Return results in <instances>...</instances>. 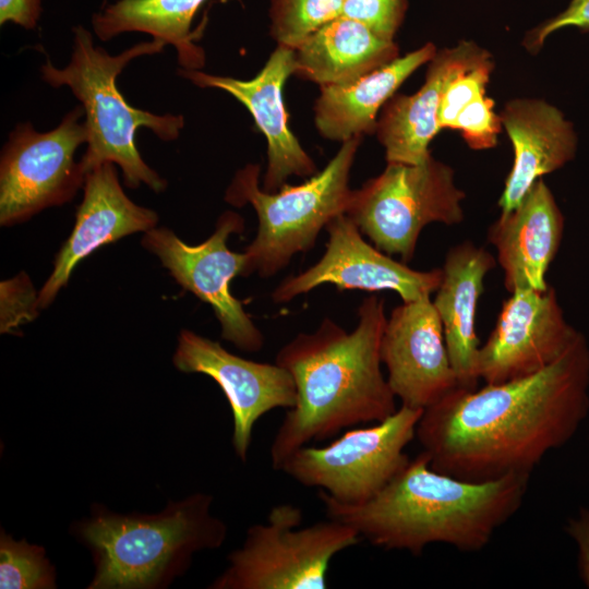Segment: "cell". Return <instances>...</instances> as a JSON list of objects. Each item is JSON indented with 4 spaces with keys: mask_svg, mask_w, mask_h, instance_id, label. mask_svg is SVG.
<instances>
[{
    "mask_svg": "<svg viewBox=\"0 0 589 589\" xmlns=\"http://www.w3.org/2000/svg\"><path fill=\"white\" fill-rule=\"evenodd\" d=\"M179 74L200 87L218 88L232 95L251 113L267 141V167L262 189L279 190L289 177H312L316 165L290 131L283 98L287 79L294 74V50L277 46L265 65L251 80H239L182 69Z\"/></svg>",
    "mask_w": 589,
    "mask_h": 589,
    "instance_id": "cell-16",
    "label": "cell"
},
{
    "mask_svg": "<svg viewBox=\"0 0 589 589\" xmlns=\"http://www.w3.org/2000/svg\"><path fill=\"white\" fill-rule=\"evenodd\" d=\"M492 59L470 40L436 51L428 62L425 80L412 95L393 96L377 119L375 133L387 163L420 164L431 156L429 145L441 130L438 110L449 82Z\"/></svg>",
    "mask_w": 589,
    "mask_h": 589,
    "instance_id": "cell-18",
    "label": "cell"
},
{
    "mask_svg": "<svg viewBox=\"0 0 589 589\" xmlns=\"http://www.w3.org/2000/svg\"><path fill=\"white\" fill-rule=\"evenodd\" d=\"M406 8V0H344L341 15L360 22L384 39L394 40Z\"/></svg>",
    "mask_w": 589,
    "mask_h": 589,
    "instance_id": "cell-30",
    "label": "cell"
},
{
    "mask_svg": "<svg viewBox=\"0 0 589 589\" xmlns=\"http://www.w3.org/2000/svg\"><path fill=\"white\" fill-rule=\"evenodd\" d=\"M300 507L284 503L271 508L266 522L252 525L241 548L212 589H324L332 560L356 545L358 531L329 519L299 528Z\"/></svg>",
    "mask_w": 589,
    "mask_h": 589,
    "instance_id": "cell-7",
    "label": "cell"
},
{
    "mask_svg": "<svg viewBox=\"0 0 589 589\" xmlns=\"http://www.w3.org/2000/svg\"><path fill=\"white\" fill-rule=\"evenodd\" d=\"M41 13V0H0V24L8 22L33 29Z\"/></svg>",
    "mask_w": 589,
    "mask_h": 589,
    "instance_id": "cell-32",
    "label": "cell"
},
{
    "mask_svg": "<svg viewBox=\"0 0 589 589\" xmlns=\"http://www.w3.org/2000/svg\"><path fill=\"white\" fill-rule=\"evenodd\" d=\"M380 352L389 387L404 406L424 410L458 386L431 297L392 311Z\"/></svg>",
    "mask_w": 589,
    "mask_h": 589,
    "instance_id": "cell-15",
    "label": "cell"
},
{
    "mask_svg": "<svg viewBox=\"0 0 589 589\" xmlns=\"http://www.w3.org/2000/svg\"><path fill=\"white\" fill-rule=\"evenodd\" d=\"M398 57L387 40L342 15L310 34L294 49V75L322 85L353 81Z\"/></svg>",
    "mask_w": 589,
    "mask_h": 589,
    "instance_id": "cell-23",
    "label": "cell"
},
{
    "mask_svg": "<svg viewBox=\"0 0 589 589\" xmlns=\"http://www.w3.org/2000/svg\"><path fill=\"white\" fill-rule=\"evenodd\" d=\"M243 229V218L228 211L218 218L212 236L200 244L190 245L172 230L156 227L145 232L142 244L184 290L212 306L223 339L242 351L257 352L264 336L230 290L231 280L238 275L243 277L247 254L229 250L227 240Z\"/></svg>",
    "mask_w": 589,
    "mask_h": 589,
    "instance_id": "cell-11",
    "label": "cell"
},
{
    "mask_svg": "<svg viewBox=\"0 0 589 589\" xmlns=\"http://www.w3.org/2000/svg\"><path fill=\"white\" fill-rule=\"evenodd\" d=\"M166 46L158 39L143 41L112 56L95 46L92 34L83 26L73 29L71 60L56 68L49 59L40 68L46 83L68 86L81 101L87 130V148L81 158L85 173L104 164H117L131 189L146 184L161 192L167 181L152 169L136 147L135 133L147 128L164 141L179 137L184 125L182 116L155 115L128 104L117 87V77L133 59L158 53Z\"/></svg>",
    "mask_w": 589,
    "mask_h": 589,
    "instance_id": "cell-5",
    "label": "cell"
},
{
    "mask_svg": "<svg viewBox=\"0 0 589 589\" xmlns=\"http://www.w3.org/2000/svg\"><path fill=\"white\" fill-rule=\"evenodd\" d=\"M453 129L461 132L462 139L472 149L496 146L502 121L494 111L493 99L485 95L474 99L460 111Z\"/></svg>",
    "mask_w": 589,
    "mask_h": 589,
    "instance_id": "cell-29",
    "label": "cell"
},
{
    "mask_svg": "<svg viewBox=\"0 0 589 589\" xmlns=\"http://www.w3.org/2000/svg\"><path fill=\"white\" fill-rule=\"evenodd\" d=\"M344 0H272L271 33L277 46L296 49L310 34L341 15Z\"/></svg>",
    "mask_w": 589,
    "mask_h": 589,
    "instance_id": "cell-25",
    "label": "cell"
},
{
    "mask_svg": "<svg viewBox=\"0 0 589 589\" xmlns=\"http://www.w3.org/2000/svg\"><path fill=\"white\" fill-rule=\"evenodd\" d=\"M579 335L553 287L516 290L503 302L493 330L479 348L478 376L485 384H498L534 374L556 361Z\"/></svg>",
    "mask_w": 589,
    "mask_h": 589,
    "instance_id": "cell-13",
    "label": "cell"
},
{
    "mask_svg": "<svg viewBox=\"0 0 589 589\" xmlns=\"http://www.w3.org/2000/svg\"><path fill=\"white\" fill-rule=\"evenodd\" d=\"M0 303L1 333H12L32 322L40 308L38 293L25 273L1 281Z\"/></svg>",
    "mask_w": 589,
    "mask_h": 589,
    "instance_id": "cell-28",
    "label": "cell"
},
{
    "mask_svg": "<svg viewBox=\"0 0 589 589\" xmlns=\"http://www.w3.org/2000/svg\"><path fill=\"white\" fill-rule=\"evenodd\" d=\"M496 265V259L471 241L448 250L442 278L432 301L443 326L449 360L458 386L476 388L479 339L476 313L483 292V280Z\"/></svg>",
    "mask_w": 589,
    "mask_h": 589,
    "instance_id": "cell-21",
    "label": "cell"
},
{
    "mask_svg": "<svg viewBox=\"0 0 589 589\" xmlns=\"http://www.w3.org/2000/svg\"><path fill=\"white\" fill-rule=\"evenodd\" d=\"M589 411V345L582 333L552 364L483 387L457 386L425 408L416 438L432 469L483 482L528 473L565 445Z\"/></svg>",
    "mask_w": 589,
    "mask_h": 589,
    "instance_id": "cell-1",
    "label": "cell"
},
{
    "mask_svg": "<svg viewBox=\"0 0 589 589\" xmlns=\"http://www.w3.org/2000/svg\"><path fill=\"white\" fill-rule=\"evenodd\" d=\"M82 117L80 105L48 132L22 123L10 134L0 159L1 226L23 223L47 207L62 205L84 185L86 173L74 158L80 145L87 142Z\"/></svg>",
    "mask_w": 589,
    "mask_h": 589,
    "instance_id": "cell-10",
    "label": "cell"
},
{
    "mask_svg": "<svg viewBox=\"0 0 589 589\" xmlns=\"http://www.w3.org/2000/svg\"><path fill=\"white\" fill-rule=\"evenodd\" d=\"M436 51L435 46L428 43L353 81L320 86L314 122L321 136L345 142L375 133L380 109Z\"/></svg>",
    "mask_w": 589,
    "mask_h": 589,
    "instance_id": "cell-22",
    "label": "cell"
},
{
    "mask_svg": "<svg viewBox=\"0 0 589 589\" xmlns=\"http://www.w3.org/2000/svg\"><path fill=\"white\" fill-rule=\"evenodd\" d=\"M564 226L563 213L542 178L514 209L501 213L490 225L486 239L496 250L509 293L520 289L543 291L550 286L545 276L558 253Z\"/></svg>",
    "mask_w": 589,
    "mask_h": 589,
    "instance_id": "cell-19",
    "label": "cell"
},
{
    "mask_svg": "<svg viewBox=\"0 0 589 589\" xmlns=\"http://www.w3.org/2000/svg\"><path fill=\"white\" fill-rule=\"evenodd\" d=\"M566 532L578 548L580 576L589 588V510L580 508L578 515L568 520Z\"/></svg>",
    "mask_w": 589,
    "mask_h": 589,
    "instance_id": "cell-33",
    "label": "cell"
},
{
    "mask_svg": "<svg viewBox=\"0 0 589 589\" xmlns=\"http://www.w3.org/2000/svg\"><path fill=\"white\" fill-rule=\"evenodd\" d=\"M564 27H577L589 33V0H572L567 8L530 31L525 38L529 50L542 47L545 39Z\"/></svg>",
    "mask_w": 589,
    "mask_h": 589,
    "instance_id": "cell-31",
    "label": "cell"
},
{
    "mask_svg": "<svg viewBox=\"0 0 589 589\" xmlns=\"http://www.w3.org/2000/svg\"><path fill=\"white\" fill-rule=\"evenodd\" d=\"M530 474L473 482L436 471L422 450L375 496L361 504L337 502L320 490L329 519L354 528L384 550L420 555L433 543L478 552L521 507Z\"/></svg>",
    "mask_w": 589,
    "mask_h": 589,
    "instance_id": "cell-3",
    "label": "cell"
},
{
    "mask_svg": "<svg viewBox=\"0 0 589 589\" xmlns=\"http://www.w3.org/2000/svg\"><path fill=\"white\" fill-rule=\"evenodd\" d=\"M423 409L401 405L369 428L349 429L326 446L304 445L283 464V471L337 502L361 504L375 496L408 464L405 448L416 437Z\"/></svg>",
    "mask_w": 589,
    "mask_h": 589,
    "instance_id": "cell-9",
    "label": "cell"
},
{
    "mask_svg": "<svg viewBox=\"0 0 589 589\" xmlns=\"http://www.w3.org/2000/svg\"><path fill=\"white\" fill-rule=\"evenodd\" d=\"M83 190L73 230L56 255L53 269L38 292L40 308L52 303L86 256L105 244L135 232L145 233L157 225L156 212L127 196L112 163L89 170Z\"/></svg>",
    "mask_w": 589,
    "mask_h": 589,
    "instance_id": "cell-17",
    "label": "cell"
},
{
    "mask_svg": "<svg viewBox=\"0 0 589 589\" xmlns=\"http://www.w3.org/2000/svg\"><path fill=\"white\" fill-rule=\"evenodd\" d=\"M362 136L342 142L327 165L299 185L284 184L276 192L259 185L261 167L248 164L237 171L225 200L242 207L250 204L256 213L257 231L245 248L243 277L256 273L271 278L288 266L298 253L310 251L322 229L346 214L352 190L349 176Z\"/></svg>",
    "mask_w": 589,
    "mask_h": 589,
    "instance_id": "cell-6",
    "label": "cell"
},
{
    "mask_svg": "<svg viewBox=\"0 0 589 589\" xmlns=\"http://www.w3.org/2000/svg\"><path fill=\"white\" fill-rule=\"evenodd\" d=\"M494 63L492 59L454 77L447 85L438 110L440 129H453L460 111L485 95Z\"/></svg>",
    "mask_w": 589,
    "mask_h": 589,
    "instance_id": "cell-27",
    "label": "cell"
},
{
    "mask_svg": "<svg viewBox=\"0 0 589 589\" xmlns=\"http://www.w3.org/2000/svg\"><path fill=\"white\" fill-rule=\"evenodd\" d=\"M464 200L453 168L431 155L416 165L387 163L378 176L352 190L346 215L374 247L408 263L425 226L464 221Z\"/></svg>",
    "mask_w": 589,
    "mask_h": 589,
    "instance_id": "cell-8",
    "label": "cell"
},
{
    "mask_svg": "<svg viewBox=\"0 0 589 589\" xmlns=\"http://www.w3.org/2000/svg\"><path fill=\"white\" fill-rule=\"evenodd\" d=\"M172 362L183 373L204 374L219 385L232 412L231 444L243 462L256 421L276 408H292L297 400L296 384L287 369L276 362L241 358L189 329L180 332Z\"/></svg>",
    "mask_w": 589,
    "mask_h": 589,
    "instance_id": "cell-14",
    "label": "cell"
},
{
    "mask_svg": "<svg viewBox=\"0 0 589 589\" xmlns=\"http://www.w3.org/2000/svg\"><path fill=\"white\" fill-rule=\"evenodd\" d=\"M56 569L43 546L15 540L3 530L0 534V588H56Z\"/></svg>",
    "mask_w": 589,
    "mask_h": 589,
    "instance_id": "cell-26",
    "label": "cell"
},
{
    "mask_svg": "<svg viewBox=\"0 0 589 589\" xmlns=\"http://www.w3.org/2000/svg\"><path fill=\"white\" fill-rule=\"evenodd\" d=\"M212 502V495L195 493L154 515L116 514L94 505L74 528L94 557L88 588L167 587L189 568L194 553L224 544L227 527L211 515Z\"/></svg>",
    "mask_w": 589,
    "mask_h": 589,
    "instance_id": "cell-4",
    "label": "cell"
},
{
    "mask_svg": "<svg viewBox=\"0 0 589 589\" xmlns=\"http://www.w3.org/2000/svg\"><path fill=\"white\" fill-rule=\"evenodd\" d=\"M328 235L321 259L281 280L272 292L276 304L287 303L324 284L339 290H393L402 302L431 297L440 286L442 269L418 271L394 260L363 239L357 225L340 214L325 227Z\"/></svg>",
    "mask_w": 589,
    "mask_h": 589,
    "instance_id": "cell-12",
    "label": "cell"
},
{
    "mask_svg": "<svg viewBox=\"0 0 589 589\" xmlns=\"http://www.w3.org/2000/svg\"><path fill=\"white\" fill-rule=\"evenodd\" d=\"M206 0H118L92 17L95 34L101 40L129 32L148 34L172 45L180 65L200 70L204 51L193 43L191 24Z\"/></svg>",
    "mask_w": 589,
    "mask_h": 589,
    "instance_id": "cell-24",
    "label": "cell"
},
{
    "mask_svg": "<svg viewBox=\"0 0 589 589\" xmlns=\"http://www.w3.org/2000/svg\"><path fill=\"white\" fill-rule=\"evenodd\" d=\"M358 317L350 333L326 317L314 332L298 334L277 352L276 363L294 381L297 400L271 444L274 470L279 471L293 452L312 441L383 421L397 410L396 396L381 370L387 321L384 299L364 298Z\"/></svg>",
    "mask_w": 589,
    "mask_h": 589,
    "instance_id": "cell-2",
    "label": "cell"
},
{
    "mask_svg": "<svg viewBox=\"0 0 589 589\" xmlns=\"http://www.w3.org/2000/svg\"><path fill=\"white\" fill-rule=\"evenodd\" d=\"M500 118L514 149L513 166L497 202L501 213H508L537 180L575 157L578 141L572 122L543 99H512Z\"/></svg>",
    "mask_w": 589,
    "mask_h": 589,
    "instance_id": "cell-20",
    "label": "cell"
}]
</instances>
